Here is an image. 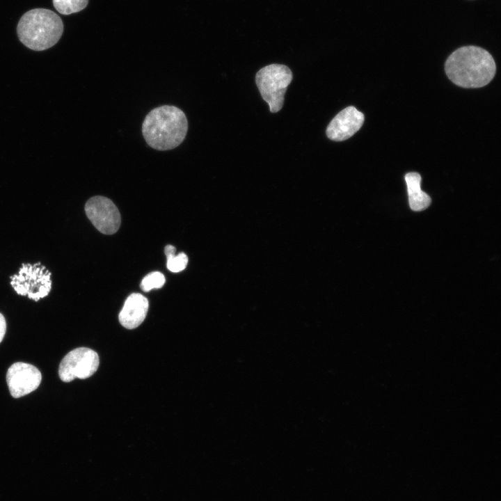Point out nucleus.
I'll return each mask as SVG.
<instances>
[{
	"mask_svg": "<svg viewBox=\"0 0 501 501\" xmlns=\"http://www.w3.org/2000/svg\"><path fill=\"white\" fill-rule=\"evenodd\" d=\"M445 70L448 78L459 86L480 88L493 79L496 66L486 50L476 46H465L449 56Z\"/></svg>",
	"mask_w": 501,
	"mask_h": 501,
	"instance_id": "obj_1",
	"label": "nucleus"
},
{
	"mask_svg": "<svg viewBox=\"0 0 501 501\" xmlns=\"http://www.w3.org/2000/svg\"><path fill=\"white\" fill-rule=\"evenodd\" d=\"M188 131V120L180 108L163 105L152 109L142 124L147 144L157 150H169L180 145Z\"/></svg>",
	"mask_w": 501,
	"mask_h": 501,
	"instance_id": "obj_2",
	"label": "nucleus"
},
{
	"mask_svg": "<svg viewBox=\"0 0 501 501\" xmlns=\"http://www.w3.org/2000/svg\"><path fill=\"white\" fill-rule=\"evenodd\" d=\"M63 32L61 17L54 11L35 8L20 18L17 33L20 42L34 51L47 49L56 45Z\"/></svg>",
	"mask_w": 501,
	"mask_h": 501,
	"instance_id": "obj_3",
	"label": "nucleus"
},
{
	"mask_svg": "<svg viewBox=\"0 0 501 501\" xmlns=\"http://www.w3.org/2000/svg\"><path fill=\"white\" fill-rule=\"evenodd\" d=\"M292 79V72L284 65L271 64L256 74L255 82L263 100L269 104L270 111H279L284 102V95Z\"/></svg>",
	"mask_w": 501,
	"mask_h": 501,
	"instance_id": "obj_4",
	"label": "nucleus"
},
{
	"mask_svg": "<svg viewBox=\"0 0 501 501\" xmlns=\"http://www.w3.org/2000/svg\"><path fill=\"white\" fill-rule=\"evenodd\" d=\"M51 273L40 262L22 264L18 273L10 277L17 294L35 301L47 296L51 289Z\"/></svg>",
	"mask_w": 501,
	"mask_h": 501,
	"instance_id": "obj_5",
	"label": "nucleus"
},
{
	"mask_svg": "<svg viewBox=\"0 0 501 501\" xmlns=\"http://www.w3.org/2000/svg\"><path fill=\"white\" fill-rule=\"evenodd\" d=\"M99 356L95 351L79 347L70 351L61 360L58 375L61 381L70 382L91 376L99 367Z\"/></svg>",
	"mask_w": 501,
	"mask_h": 501,
	"instance_id": "obj_6",
	"label": "nucleus"
},
{
	"mask_svg": "<svg viewBox=\"0 0 501 501\" xmlns=\"http://www.w3.org/2000/svg\"><path fill=\"white\" fill-rule=\"evenodd\" d=\"M87 217L102 233H116L120 225L121 216L116 205L109 198L96 196L90 198L85 205Z\"/></svg>",
	"mask_w": 501,
	"mask_h": 501,
	"instance_id": "obj_7",
	"label": "nucleus"
},
{
	"mask_svg": "<svg viewBox=\"0 0 501 501\" xmlns=\"http://www.w3.org/2000/svg\"><path fill=\"white\" fill-rule=\"evenodd\" d=\"M41 379V373L37 367L22 362L13 364L6 374L8 389L14 398H19L34 391L40 384Z\"/></svg>",
	"mask_w": 501,
	"mask_h": 501,
	"instance_id": "obj_8",
	"label": "nucleus"
},
{
	"mask_svg": "<svg viewBox=\"0 0 501 501\" xmlns=\"http://www.w3.org/2000/svg\"><path fill=\"white\" fill-rule=\"evenodd\" d=\"M365 117L356 108L349 106L340 111L331 121L326 133L334 141L349 138L362 127Z\"/></svg>",
	"mask_w": 501,
	"mask_h": 501,
	"instance_id": "obj_9",
	"label": "nucleus"
},
{
	"mask_svg": "<svg viewBox=\"0 0 501 501\" xmlns=\"http://www.w3.org/2000/svg\"><path fill=\"white\" fill-rule=\"evenodd\" d=\"M149 303L146 297L138 293L130 294L119 313L120 324L126 328L138 327L145 319Z\"/></svg>",
	"mask_w": 501,
	"mask_h": 501,
	"instance_id": "obj_10",
	"label": "nucleus"
},
{
	"mask_svg": "<svg viewBox=\"0 0 501 501\" xmlns=\"http://www.w3.org/2000/svg\"><path fill=\"white\" fill-rule=\"evenodd\" d=\"M405 180L408 189L410 207L418 212L427 208L431 203V198L420 189V175L416 172L408 173L405 175Z\"/></svg>",
	"mask_w": 501,
	"mask_h": 501,
	"instance_id": "obj_11",
	"label": "nucleus"
},
{
	"mask_svg": "<svg viewBox=\"0 0 501 501\" xmlns=\"http://www.w3.org/2000/svg\"><path fill=\"white\" fill-rule=\"evenodd\" d=\"M176 248L172 245H167L164 253L167 258L166 266L169 271L174 273L184 270L188 263V257L184 253L175 255Z\"/></svg>",
	"mask_w": 501,
	"mask_h": 501,
	"instance_id": "obj_12",
	"label": "nucleus"
},
{
	"mask_svg": "<svg viewBox=\"0 0 501 501\" xmlns=\"http://www.w3.org/2000/svg\"><path fill=\"white\" fill-rule=\"evenodd\" d=\"M88 0H53L55 9L63 15H70L84 10Z\"/></svg>",
	"mask_w": 501,
	"mask_h": 501,
	"instance_id": "obj_13",
	"label": "nucleus"
},
{
	"mask_svg": "<svg viewBox=\"0 0 501 501\" xmlns=\"http://www.w3.org/2000/svg\"><path fill=\"white\" fill-rule=\"evenodd\" d=\"M166 279L163 273L154 271L145 276L141 281V288L144 292H149L152 289L161 288L164 286Z\"/></svg>",
	"mask_w": 501,
	"mask_h": 501,
	"instance_id": "obj_14",
	"label": "nucleus"
},
{
	"mask_svg": "<svg viewBox=\"0 0 501 501\" xmlns=\"http://www.w3.org/2000/svg\"><path fill=\"white\" fill-rule=\"evenodd\" d=\"M6 331V321L3 315L0 313V343L4 337Z\"/></svg>",
	"mask_w": 501,
	"mask_h": 501,
	"instance_id": "obj_15",
	"label": "nucleus"
}]
</instances>
